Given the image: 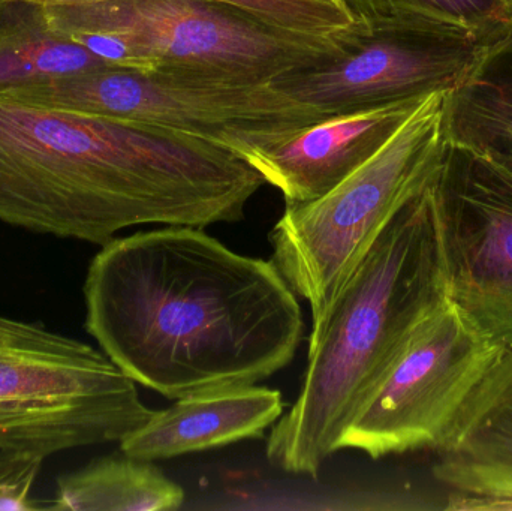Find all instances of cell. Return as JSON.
Masks as SVG:
<instances>
[{
  "label": "cell",
  "instance_id": "cell-1",
  "mask_svg": "<svg viewBox=\"0 0 512 511\" xmlns=\"http://www.w3.org/2000/svg\"><path fill=\"white\" fill-rule=\"evenodd\" d=\"M86 329L129 378L167 399L267 380L294 360L304 320L273 260L204 228L114 237L84 282Z\"/></svg>",
  "mask_w": 512,
  "mask_h": 511
},
{
  "label": "cell",
  "instance_id": "cell-2",
  "mask_svg": "<svg viewBox=\"0 0 512 511\" xmlns=\"http://www.w3.org/2000/svg\"><path fill=\"white\" fill-rule=\"evenodd\" d=\"M264 183L204 138L0 96V221L12 227L104 246L137 225L234 224Z\"/></svg>",
  "mask_w": 512,
  "mask_h": 511
},
{
  "label": "cell",
  "instance_id": "cell-3",
  "mask_svg": "<svg viewBox=\"0 0 512 511\" xmlns=\"http://www.w3.org/2000/svg\"><path fill=\"white\" fill-rule=\"evenodd\" d=\"M430 183L385 225L309 342L300 393L268 435L274 467L318 476L415 327L444 299Z\"/></svg>",
  "mask_w": 512,
  "mask_h": 511
},
{
  "label": "cell",
  "instance_id": "cell-4",
  "mask_svg": "<svg viewBox=\"0 0 512 511\" xmlns=\"http://www.w3.org/2000/svg\"><path fill=\"white\" fill-rule=\"evenodd\" d=\"M51 29L114 68L265 84L336 50L342 32L307 35L222 0H104L45 6Z\"/></svg>",
  "mask_w": 512,
  "mask_h": 511
},
{
  "label": "cell",
  "instance_id": "cell-5",
  "mask_svg": "<svg viewBox=\"0 0 512 511\" xmlns=\"http://www.w3.org/2000/svg\"><path fill=\"white\" fill-rule=\"evenodd\" d=\"M448 93L424 98L366 164L324 197L286 206L270 231L273 263L309 303V342L385 225L438 174L448 150Z\"/></svg>",
  "mask_w": 512,
  "mask_h": 511
},
{
  "label": "cell",
  "instance_id": "cell-6",
  "mask_svg": "<svg viewBox=\"0 0 512 511\" xmlns=\"http://www.w3.org/2000/svg\"><path fill=\"white\" fill-rule=\"evenodd\" d=\"M153 413L107 354L0 315V455L44 462L120 443Z\"/></svg>",
  "mask_w": 512,
  "mask_h": 511
},
{
  "label": "cell",
  "instance_id": "cell-7",
  "mask_svg": "<svg viewBox=\"0 0 512 511\" xmlns=\"http://www.w3.org/2000/svg\"><path fill=\"white\" fill-rule=\"evenodd\" d=\"M0 96L86 116L164 126L243 159L280 135L328 119L271 83L236 84L107 68L12 87Z\"/></svg>",
  "mask_w": 512,
  "mask_h": 511
},
{
  "label": "cell",
  "instance_id": "cell-8",
  "mask_svg": "<svg viewBox=\"0 0 512 511\" xmlns=\"http://www.w3.org/2000/svg\"><path fill=\"white\" fill-rule=\"evenodd\" d=\"M511 33L512 27L354 21L336 50L271 86L330 116L426 98L463 86Z\"/></svg>",
  "mask_w": 512,
  "mask_h": 511
},
{
  "label": "cell",
  "instance_id": "cell-9",
  "mask_svg": "<svg viewBox=\"0 0 512 511\" xmlns=\"http://www.w3.org/2000/svg\"><path fill=\"white\" fill-rule=\"evenodd\" d=\"M501 350L445 296L349 420L337 449L372 459L438 450Z\"/></svg>",
  "mask_w": 512,
  "mask_h": 511
},
{
  "label": "cell",
  "instance_id": "cell-10",
  "mask_svg": "<svg viewBox=\"0 0 512 511\" xmlns=\"http://www.w3.org/2000/svg\"><path fill=\"white\" fill-rule=\"evenodd\" d=\"M430 194L445 296L490 344L512 347V174L448 143Z\"/></svg>",
  "mask_w": 512,
  "mask_h": 511
},
{
  "label": "cell",
  "instance_id": "cell-11",
  "mask_svg": "<svg viewBox=\"0 0 512 511\" xmlns=\"http://www.w3.org/2000/svg\"><path fill=\"white\" fill-rule=\"evenodd\" d=\"M423 99L328 117L280 135L245 159L282 192L286 206L310 203L378 153Z\"/></svg>",
  "mask_w": 512,
  "mask_h": 511
},
{
  "label": "cell",
  "instance_id": "cell-12",
  "mask_svg": "<svg viewBox=\"0 0 512 511\" xmlns=\"http://www.w3.org/2000/svg\"><path fill=\"white\" fill-rule=\"evenodd\" d=\"M436 452L448 510H512V347L499 351Z\"/></svg>",
  "mask_w": 512,
  "mask_h": 511
},
{
  "label": "cell",
  "instance_id": "cell-13",
  "mask_svg": "<svg viewBox=\"0 0 512 511\" xmlns=\"http://www.w3.org/2000/svg\"><path fill=\"white\" fill-rule=\"evenodd\" d=\"M283 411L282 393L256 384L195 393L177 399L167 410L155 411L120 441V452L155 462L259 440Z\"/></svg>",
  "mask_w": 512,
  "mask_h": 511
},
{
  "label": "cell",
  "instance_id": "cell-14",
  "mask_svg": "<svg viewBox=\"0 0 512 511\" xmlns=\"http://www.w3.org/2000/svg\"><path fill=\"white\" fill-rule=\"evenodd\" d=\"M107 66L83 45L54 32L45 6L0 0V93Z\"/></svg>",
  "mask_w": 512,
  "mask_h": 511
},
{
  "label": "cell",
  "instance_id": "cell-15",
  "mask_svg": "<svg viewBox=\"0 0 512 511\" xmlns=\"http://www.w3.org/2000/svg\"><path fill=\"white\" fill-rule=\"evenodd\" d=\"M185 503L182 486L152 461L120 456L93 461L57 482L48 509L72 511H168Z\"/></svg>",
  "mask_w": 512,
  "mask_h": 511
},
{
  "label": "cell",
  "instance_id": "cell-16",
  "mask_svg": "<svg viewBox=\"0 0 512 511\" xmlns=\"http://www.w3.org/2000/svg\"><path fill=\"white\" fill-rule=\"evenodd\" d=\"M448 143L486 152L512 143V33L445 102Z\"/></svg>",
  "mask_w": 512,
  "mask_h": 511
},
{
  "label": "cell",
  "instance_id": "cell-17",
  "mask_svg": "<svg viewBox=\"0 0 512 511\" xmlns=\"http://www.w3.org/2000/svg\"><path fill=\"white\" fill-rule=\"evenodd\" d=\"M364 24H444L468 29L512 27L510 0H337Z\"/></svg>",
  "mask_w": 512,
  "mask_h": 511
},
{
  "label": "cell",
  "instance_id": "cell-18",
  "mask_svg": "<svg viewBox=\"0 0 512 511\" xmlns=\"http://www.w3.org/2000/svg\"><path fill=\"white\" fill-rule=\"evenodd\" d=\"M42 6L83 5L104 0H23ZM240 6L268 23L307 35L331 36L348 29L354 17L337 0H222Z\"/></svg>",
  "mask_w": 512,
  "mask_h": 511
},
{
  "label": "cell",
  "instance_id": "cell-19",
  "mask_svg": "<svg viewBox=\"0 0 512 511\" xmlns=\"http://www.w3.org/2000/svg\"><path fill=\"white\" fill-rule=\"evenodd\" d=\"M41 465L36 459L0 455V511L42 509L30 498Z\"/></svg>",
  "mask_w": 512,
  "mask_h": 511
},
{
  "label": "cell",
  "instance_id": "cell-20",
  "mask_svg": "<svg viewBox=\"0 0 512 511\" xmlns=\"http://www.w3.org/2000/svg\"><path fill=\"white\" fill-rule=\"evenodd\" d=\"M480 153L489 156L499 167L504 168L505 171L512 174V143L502 144V146H496L493 147V149Z\"/></svg>",
  "mask_w": 512,
  "mask_h": 511
},
{
  "label": "cell",
  "instance_id": "cell-21",
  "mask_svg": "<svg viewBox=\"0 0 512 511\" xmlns=\"http://www.w3.org/2000/svg\"><path fill=\"white\" fill-rule=\"evenodd\" d=\"M510 2L512 3V0H510Z\"/></svg>",
  "mask_w": 512,
  "mask_h": 511
}]
</instances>
